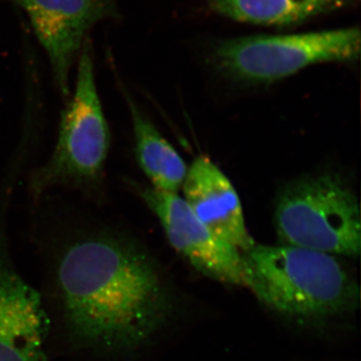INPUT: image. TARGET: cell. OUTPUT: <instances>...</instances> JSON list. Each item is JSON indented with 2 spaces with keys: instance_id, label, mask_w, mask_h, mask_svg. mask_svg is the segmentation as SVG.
<instances>
[{
  "instance_id": "11",
  "label": "cell",
  "mask_w": 361,
  "mask_h": 361,
  "mask_svg": "<svg viewBox=\"0 0 361 361\" xmlns=\"http://www.w3.org/2000/svg\"><path fill=\"white\" fill-rule=\"evenodd\" d=\"M127 101L132 118L135 157L140 168L153 189L179 194L188 172L186 163L139 106L129 97Z\"/></svg>"
},
{
  "instance_id": "6",
  "label": "cell",
  "mask_w": 361,
  "mask_h": 361,
  "mask_svg": "<svg viewBox=\"0 0 361 361\" xmlns=\"http://www.w3.org/2000/svg\"><path fill=\"white\" fill-rule=\"evenodd\" d=\"M27 16L47 52L61 94H70L71 66L87 33L101 20L118 16L116 0H9Z\"/></svg>"
},
{
  "instance_id": "2",
  "label": "cell",
  "mask_w": 361,
  "mask_h": 361,
  "mask_svg": "<svg viewBox=\"0 0 361 361\" xmlns=\"http://www.w3.org/2000/svg\"><path fill=\"white\" fill-rule=\"evenodd\" d=\"M242 253L244 287L278 314L320 322L360 305L358 283L336 256L282 244H255Z\"/></svg>"
},
{
  "instance_id": "5",
  "label": "cell",
  "mask_w": 361,
  "mask_h": 361,
  "mask_svg": "<svg viewBox=\"0 0 361 361\" xmlns=\"http://www.w3.org/2000/svg\"><path fill=\"white\" fill-rule=\"evenodd\" d=\"M111 134L94 80L89 40L78 56L73 99L61 114L59 139L49 160L33 173L30 191L40 197L54 187L97 190L103 182Z\"/></svg>"
},
{
  "instance_id": "3",
  "label": "cell",
  "mask_w": 361,
  "mask_h": 361,
  "mask_svg": "<svg viewBox=\"0 0 361 361\" xmlns=\"http://www.w3.org/2000/svg\"><path fill=\"white\" fill-rule=\"evenodd\" d=\"M274 224L282 245L360 256V202L338 176H308L287 185L277 199Z\"/></svg>"
},
{
  "instance_id": "10",
  "label": "cell",
  "mask_w": 361,
  "mask_h": 361,
  "mask_svg": "<svg viewBox=\"0 0 361 361\" xmlns=\"http://www.w3.org/2000/svg\"><path fill=\"white\" fill-rule=\"evenodd\" d=\"M358 0H209L212 13L249 25L288 28L357 4Z\"/></svg>"
},
{
  "instance_id": "8",
  "label": "cell",
  "mask_w": 361,
  "mask_h": 361,
  "mask_svg": "<svg viewBox=\"0 0 361 361\" xmlns=\"http://www.w3.org/2000/svg\"><path fill=\"white\" fill-rule=\"evenodd\" d=\"M49 330L42 297L16 271L0 237V361H49Z\"/></svg>"
},
{
  "instance_id": "9",
  "label": "cell",
  "mask_w": 361,
  "mask_h": 361,
  "mask_svg": "<svg viewBox=\"0 0 361 361\" xmlns=\"http://www.w3.org/2000/svg\"><path fill=\"white\" fill-rule=\"evenodd\" d=\"M180 190L192 212L216 236L241 252L255 245L236 190L210 158L195 159Z\"/></svg>"
},
{
  "instance_id": "1",
  "label": "cell",
  "mask_w": 361,
  "mask_h": 361,
  "mask_svg": "<svg viewBox=\"0 0 361 361\" xmlns=\"http://www.w3.org/2000/svg\"><path fill=\"white\" fill-rule=\"evenodd\" d=\"M54 284L66 337L75 348L96 355L134 353L172 310L151 257L114 233L87 235L63 247Z\"/></svg>"
},
{
  "instance_id": "4",
  "label": "cell",
  "mask_w": 361,
  "mask_h": 361,
  "mask_svg": "<svg viewBox=\"0 0 361 361\" xmlns=\"http://www.w3.org/2000/svg\"><path fill=\"white\" fill-rule=\"evenodd\" d=\"M360 27L221 40L211 63L223 77L243 84H272L308 66L353 63L360 56Z\"/></svg>"
},
{
  "instance_id": "7",
  "label": "cell",
  "mask_w": 361,
  "mask_h": 361,
  "mask_svg": "<svg viewBox=\"0 0 361 361\" xmlns=\"http://www.w3.org/2000/svg\"><path fill=\"white\" fill-rule=\"evenodd\" d=\"M140 195L160 221L169 243L190 264L216 281L245 286L243 253L211 232L179 194L147 187Z\"/></svg>"
}]
</instances>
